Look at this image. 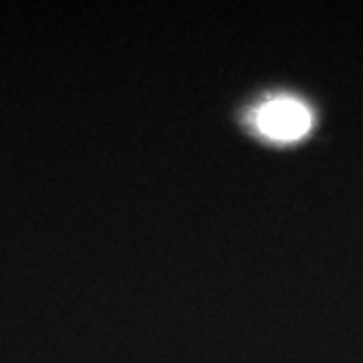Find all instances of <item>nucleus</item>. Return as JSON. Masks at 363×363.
Listing matches in <instances>:
<instances>
[{
  "mask_svg": "<svg viewBox=\"0 0 363 363\" xmlns=\"http://www.w3.org/2000/svg\"><path fill=\"white\" fill-rule=\"evenodd\" d=\"M255 130L272 142H295L313 125L311 109L289 95H279L260 104L250 117Z\"/></svg>",
  "mask_w": 363,
  "mask_h": 363,
  "instance_id": "obj_1",
  "label": "nucleus"
}]
</instances>
